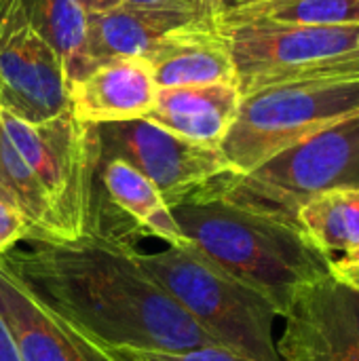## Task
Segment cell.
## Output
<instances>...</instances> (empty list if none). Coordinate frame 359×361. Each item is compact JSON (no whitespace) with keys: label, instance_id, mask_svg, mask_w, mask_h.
Listing matches in <instances>:
<instances>
[{"label":"cell","instance_id":"5b68a950","mask_svg":"<svg viewBox=\"0 0 359 361\" xmlns=\"http://www.w3.org/2000/svg\"><path fill=\"white\" fill-rule=\"evenodd\" d=\"M359 114L355 82H284L241 97L220 144L233 173H250L296 142Z\"/></svg>","mask_w":359,"mask_h":361},{"label":"cell","instance_id":"52a82bcc","mask_svg":"<svg viewBox=\"0 0 359 361\" xmlns=\"http://www.w3.org/2000/svg\"><path fill=\"white\" fill-rule=\"evenodd\" d=\"M99 159H121L146 176L169 207L233 173L220 148L184 140L146 118L97 125Z\"/></svg>","mask_w":359,"mask_h":361},{"label":"cell","instance_id":"2e32d148","mask_svg":"<svg viewBox=\"0 0 359 361\" xmlns=\"http://www.w3.org/2000/svg\"><path fill=\"white\" fill-rule=\"evenodd\" d=\"M193 19L197 17L125 2L104 11H89V53L95 63L118 57H146L165 34Z\"/></svg>","mask_w":359,"mask_h":361},{"label":"cell","instance_id":"9a60e30c","mask_svg":"<svg viewBox=\"0 0 359 361\" xmlns=\"http://www.w3.org/2000/svg\"><path fill=\"white\" fill-rule=\"evenodd\" d=\"M241 106L235 82L159 89L146 121L201 146L220 148Z\"/></svg>","mask_w":359,"mask_h":361},{"label":"cell","instance_id":"ac0fdd59","mask_svg":"<svg viewBox=\"0 0 359 361\" xmlns=\"http://www.w3.org/2000/svg\"><path fill=\"white\" fill-rule=\"evenodd\" d=\"M359 23V0H239L224 8L220 27L345 25Z\"/></svg>","mask_w":359,"mask_h":361},{"label":"cell","instance_id":"484cf974","mask_svg":"<svg viewBox=\"0 0 359 361\" xmlns=\"http://www.w3.org/2000/svg\"><path fill=\"white\" fill-rule=\"evenodd\" d=\"M87 11H104L110 6H116L121 0H78Z\"/></svg>","mask_w":359,"mask_h":361},{"label":"cell","instance_id":"3957f363","mask_svg":"<svg viewBox=\"0 0 359 361\" xmlns=\"http://www.w3.org/2000/svg\"><path fill=\"white\" fill-rule=\"evenodd\" d=\"M140 267L220 347L252 361H281L277 353V309L260 292L205 260L190 245L140 254Z\"/></svg>","mask_w":359,"mask_h":361},{"label":"cell","instance_id":"4fadbf2b","mask_svg":"<svg viewBox=\"0 0 359 361\" xmlns=\"http://www.w3.org/2000/svg\"><path fill=\"white\" fill-rule=\"evenodd\" d=\"M157 95L159 85L144 57L102 61L68 89L70 112L87 125L146 118Z\"/></svg>","mask_w":359,"mask_h":361},{"label":"cell","instance_id":"ffe728a7","mask_svg":"<svg viewBox=\"0 0 359 361\" xmlns=\"http://www.w3.org/2000/svg\"><path fill=\"white\" fill-rule=\"evenodd\" d=\"M0 184L32 224V243L51 241V207L40 180L0 125Z\"/></svg>","mask_w":359,"mask_h":361},{"label":"cell","instance_id":"8992f818","mask_svg":"<svg viewBox=\"0 0 359 361\" xmlns=\"http://www.w3.org/2000/svg\"><path fill=\"white\" fill-rule=\"evenodd\" d=\"M0 125L42 184L51 207V241L85 237L99 163L97 125L80 123L70 110L36 125L0 110Z\"/></svg>","mask_w":359,"mask_h":361},{"label":"cell","instance_id":"d6986e66","mask_svg":"<svg viewBox=\"0 0 359 361\" xmlns=\"http://www.w3.org/2000/svg\"><path fill=\"white\" fill-rule=\"evenodd\" d=\"M296 224L330 262L359 247V186L336 188L305 203Z\"/></svg>","mask_w":359,"mask_h":361},{"label":"cell","instance_id":"cb8c5ba5","mask_svg":"<svg viewBox=\"0 0 359 361\" xmlns=\"http://www.w3.org/2000/svg\"><path fill=\"white\" fill-rule=\"evenodd\" d=\"M330 275L334 279H339L341 283H345L347 288L359 292V247L332 260L330 262Z\"/></svg>","mask_w":359,"mask_h":361},{"label":"cell","instance_id":"6da1fadb","mask_svg":"<svg viewBox=\"0 0 359 361\" xmlns=\"http://www.w3.org/2000/svg\"><path fill=\"white\" fill-rule=\"evenodd\" d=\"M0 267L102 349L186 351L216 345L140 267L131 243L85 235L8 252Z\"/></svg>","mask_w":359,"mask_h":361},{"label":"cell","instance_id":"8fae6325","mask_svg":"<svg viewBox=\"0 0 359 361\" xmlns=\"http://www.w3.org/2000/svg\"><path fill=\"white\" fill-rule=\"evenodd\" d=\"M87 235L123 243L135 235H154L169 245H186L157 186L121 159L97 163Z\"/></svg>","mask_w":359,"mask_h":361},{"label":"cell","instance_id":"e0dca14e","mask_svg":"<svg viewBox=\"0 0 359 361\" xmlns=\"http://www.w3.org/2000/svg\"><path fill=\"white\" fill-rule=\"evenodd\" d=\"M36 34L61 61L68 89L97 63L89 53V11L78 0H23Z\"/></svg>","mask_w":359,"mask_h":361},{"label":"cell","instance_id":"277c9868","mask_svg":"<svg viewBox=\"0 0 359 361\" xmlns=\"http://www.w3.org/2000/svg\"><path fill=\"white\" fill-rule=\"evenodd\" d=\"M359 186V114L330 125L271 157L250 173H226L212 190L245 209L298 226L311 199Z\"/></svg>","mask_w":359,"mask_h":361},{"label":"cell","instance_id":"83f0119b","mask_svg":"<svg viewBox=\"0 0 359 361\" xmlns=\"http://www.w3.org/2000/svg\"><path fill=\"white\" fill-rule=\"evenodd\" d=\"M0 186H2V184H0Z\"/></svg>","mask_w":359,"mask_h":361},{"label":"cell","instance_id":"7c38bea8","mask_svg":"<svg viewBox=\"0 0 359 361\" xmlns=\"http://www.w3.org/2000/svg\"><path fill=\"white\" fill-rule=\"evenodd\" d=\"M0 317L21 361H114L106 349L40 305L2 267Z\"/></svg>","mask_w":359,"mask_h":361},{"label":"cell","instance_id":"603a6c76","mask_svg":"<svg viewBox=\"0 0 359 361\" xmlns=\"http://www.w3.org/2000/svg\"><path fill=\"white\" fill-rule=\"evenodd\" d=\"M121 2L140 6V8L180 13V15H190L197 19H216V21L224 13L222 0H121Z\"/></svg>","mask_w":359,"mask_h":361},{"label":"cell","instance_id":"ba28073f","mask_svg":"<svg viewBox=\"0 0 359 361\" xmlns=\"http://www.w3.org/2000/svg\"><path fill=\"white\" fill-rule=\"evenodd\" d=\"M222 32L231 42L241 97L277 85L292 72L359 57V23L305 27L237 25L222 27Z\"/></svg>","mask_w":359,"mask_h":361},{"label":"cell","instance_id":"d4e9b609","mask_svg":"<svg viewBox=\"0 0 359 361\" xmlns=\"http://www.w3.org/2000/svg\"><path fill=\"white\" fill-rule=\"evenodd\" d=\"M0 361H21L19 351L15 347V341H13L2 317H0Z\"/></svg>","mask_w":359,"mask_h":361},{"label":"cell","instance_id":"4316f807","mask_svg":"<svg viewBox=\"0 0 359 361\" xmlns=\"http://www.w3.org/2000/svg\"><path fill=\"white\" fill-rule=\"evenodd\" d=\"M222 2H224V8H226V6H231V4H235V2H239V0H222Z\"/></svg>","mask_w":359,"mask_h":361},{"label":"cell","instance_id":"44dd1931","mask_svg":"<svg viewBox=\"0 0 359 361\" xmlns=\"http://www.w3.org/2000/svg\"><path fill=\"white\" fill-rule=\"evenodd\" d=\"M114 361H252L226 347L209 345L186 351H144V349H106Z\"/></svg>","mask_w":359,"mask_h":361},{"label":"cell","instance_id":"7a4b0ae2","mask_svg":"<svg viewBox=\"0 0 359 361\" xmlns=\"http://www.w3.org/2000/svg\"><path fill=\"white\" fill-rule=\"evenodd\" d=\"M212 184L169 207L186 245L260 292L284 317L305 286L330 275V260L298 226L235 205L214 192Z\"/></svg>","mask_w":359,"mask_h":361},{"label":"cell","instance_id":"9c48e42d","mask_svg":"<svg viewBox=\"0 0 359 361\" xmlns=\"http://www.w3.org/2000/svg\"><path fill=\"white\" fill-rule=\"evenodd\" d=\"M0 110L32 125L70 110L61 61L32 27L23 0L0 13Z\"/></svg>","mask_w":359,"mask_h":361},{"label":"cell","instance_id":"7402d4cb","mask_svg":"<svg viewBox=\"0 0 359 361\" xmlns=\"http://www.w3.org/2000/svg\"><path fill=\"white\" fill-rule=\"evenodd\" d=\"M32 239V224L19 209L15 199L0 186V258L8 254L19 241Z\"/></svg>","mask_w":359,"mask_h":361},{"label":"cell","instance_id":"5bb4252c","mask_svg":"<svg viewBox=\"0 0 359 361\" xmlns=\"http://www.w3.org/2000/svg\"><path fill=\"white\" fill-rule=\"evenodd\" d=\"M159 89L237 85V68L229 36L216 19H193L165 34L144 57Z\"/></svg>","mask_w":359,"mask_h":361},{"label":"cell","instance_id":"30bf717a","mask_svg":"<svg viewBox=\"0 0 359 361\" xmlns=\"http://www.w3.org/2000/svg\"><path fill=\"white\" fill-rule=\"evenodd\" d=\"M281 319V361H359V292L332 275L305 286Z\"/></svg>","mask_w":359,"mask_h":361}]
</instances>
